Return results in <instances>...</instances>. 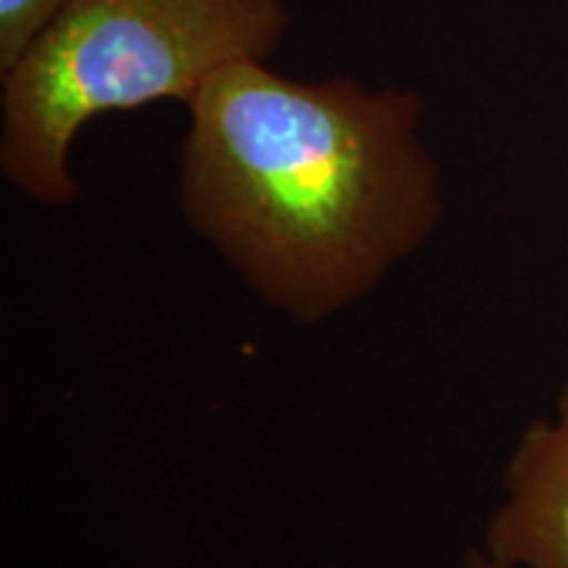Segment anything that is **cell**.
<instances>
[{
  "instance_id": "3",
  "label": "cell",
  "mask_w": 568,
  "mask_h": 568,
  "mask_svg": "<svg viewBox=\"0 0 568 568\" xmlns=\"http://www.w3.org/2000/svg\"><path fill=\"white\" fill-rule=\"evenodd\" d=\"M481 548L510 568H568V379L518 437Z\"/></svg>"
},
{
  "instance_id": "4",
  "label": "cell",
  "mask_w": 568,
  "mask_h": 568,
  "mask_svg": "<svg viewBox=\"0 0 568 568\" xmlns=\"http://www.w3.org/2000/svg\"><path fill=\"white\" fill-rule=\"evenodd\" d=\"M67 0H0V77L30 51Z\"/></svg>"
},
{
  "instance_id": "5",
  "label": "cell",
  "mask_w": 568,
  "mask_h": 568,
  "mask_svg": "<svg viewBox=\"0 0 568 568\" xmlns=\"http://www.w3.org/2000/svg\"><path fill=\"white\" fill-rule=\"evenodd\" d=\"M458 568H510V566L500 564V560L489 556L481 545H477V548L466 550V556H464V560H460Z\"/></svg>"
},
{
  "instance_id": "1",
  "label": "cell",
  "mask_w": 568,
  "mask_h": 568,
  "mask_svg": "<svg viewBox=\"0 0 568 568\" xmlns=\"http://www.w3.org/2000/svg\"><path fill=\"white\" fill-rule=\"evenodd\" d=\"M180 203L274 311L318 324L374 293L443 222L414 90L232 63L187 103Z\"/></svg>"
},
{
  "instance_id": "2",
  "label": "cell",
  "mask_w": 568,
  "mask_h": 568,
  "mask_svg": "<svg viewBox=\"0 0 568 568\" xmlns=\"http://www.w3.org/2000/svg\"><path fill=\"white\" fill-rule=\"evenodd\" d=\"M287 27L284 0H67L0 77V172L30 201L69 205L84 124L159 101L187 105L222 69L266 61Z\"/></svg>"
}]
</instances>
